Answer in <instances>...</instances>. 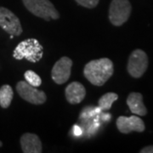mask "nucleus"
I'll list each match as a JSON object with an SVG mask.
<instances>
[{
	"mask_svg": "<svg viewBox=\"0 0 153 153\" xmlns=\"http://www.w3.org/2000/svg\"><path fill=\"white\" fill-rule=\"evenodd\" d=\"M114 66L108 58H101L88 62L83 68V75L88 82L95 86L104 85L113 75Z\"/></svg>",
	"mask_w": 153,
	"mask_h": 153,
	"instance_id": "obj_1",
	"label": "nucleus"
},
{
	"mask_svg": "<svg viewBox=\"0 0 153 153\" xmlns=\"http://www.w3.org/2000/svg\"><path fill=\"white\" fill-rule=\"evenodd\" d=\"M44 48L37 39L29 38L21 42L14 49L13 57L16 60L27 59L28 61L36 63L42 59Z\"/></svg>",
	"mask_w": 153,
	"mask_h": 153,
	"instance_id": "obj_2",
	"label": "nucleus"
},
{
	"mask_svg": "<svg viewBox=\"0 0 153 153\" xmlns=\"http://www.w3.org/2000/svg\"><path fill=\"white\" fill-rule=\"evenodd\" d=\"M25 7L34 16L45 21L57 20L60 14L49 0H22Z\"/></svg>",
	"mask_w": 153,
	"mask_h": 153,
	"instance_id": "obj_3",
	"label": "nucleus"
},
{
	"mask_svg": "<svg viewBox=\"0 0 153 153\" xmlns=\"http://www.w3.org/2000/svg\"><path fill=\"white\" fill-rule=\"evenodd\" d=\"M131 11L128 0H112L109 8L110 22L115 27H120L128 20Z\"/></svg>",
	"mask_w": 153,
	"mask_h": 153,
	"instance_id": "obj_4",
	"label": "nucleus"
},
{
	"mask_svg": "<svg viewBox=\"0 0 153 153\" xmlns=\"http://www.w3.org/2000/svg\"><path fill=\"white\" fill-rule=\"evenodd\" d=\"M148 56L142 49H134L129 55L127 70L129 75L134 78H140L144 75L148 67Z\"/></svg>",
	"mask_w": 153,
	"mask_h": 153,
	"instance_id": "obj_5",
	"label": "nucleus"
},
{
	"mask_svg": "<svg viewBox=\"0 0 153 153\" xmlns=\"http://www.w3.org/2000/svg\"><path fill=\"white\" fill-rule=\"evenodd\" d=\"M16 91L24 100L31 104L42 105L47 100L46 94L44 91L38 89L37 87L32 86L27 81L18 82L16 84Z\"/></svg>",
	"mask_w": 153,
	"mask_h": 153,
	"instance_id": "obj_6",
	"label": "nucleus"
},
{
	"mask_svg": "<svg viewBox=\"0 0 153 153\" xmlns=\"http://www.w3.org/2000/svg\"><path fill=\"white\" fill-rule=\"evenodd\" d=\"M0 27L6 33L14 36H20L23 32L19 18L4 7H0Z\"/></svg>",
	"mask_w": 153,
	"mask_h": 153,
	"instance_id": "obj_7",
	"label": "nucleus"
},
{
	"mask_svg": "<svg viewBox=\"0 0 153 153\" xmlns=\"http://www.w3.org/2000/svg\"><path fill=\"white\" fill-rule=\"evenodd\" d=\"M72 60L66 57H61L57 60L52 68L51 76L52 79L57 84H63L68 81L71 76Z\"/></svg>",
	"mask_w": 153,
	"mask_h": 153,
	"instance_id": "obj_8",
	"label": "nucleus"
},
{
	"mask_svg": "<svg viewBox=\"0 0 153 153\" xmlns=\"http://www.w3.org/2000/svg\"><path fill=\"white\" fill-rule=\"evenodd\" d=\"M116 124L117 129L123 134H129L134 131L141 133L146 129L144 121L137 116H121L117 119Z\"/></svg>",
	"mask_w": 153,
	"mask_h": 153,
	"instance_id": "obj_9",
	"label": "nucleus"
},
{
	"mask_svg": "<svg viewBox=\"0 0 153 153\" xmlns=\"http://www.w3.org/2000/svg\"><path fill=\"white\" fill-rule=\"evenodd\" d=\"M21 146L24 153H41L43 151L39 137L31 133L24 134L21 137Z\"/></svg>",
	"mask_w": 153,
	"mask_h": 153,
	"instance_id": "obj_10",
	"label": "nucleus"
},
{
	"mask_svg": "<svg viewBox=\"0 0 153 153\" xmlns=\"http://www.w3.org/2000/svg\"><path fill=\"white\" fill-rule=\"evenodd\" d=\"M66 100L70 104H79L86 95V89L81 82H72L66 88Z\"/></svg>",
	"mask_w": 153,
	"mask_h": 153,
	"instance_id": "obj_11",
	"label": "nucleus"
},
{
	"mask_svg": "<svg viewBox=\"0 0 153 153\" xmlns=\"http://www.w3.org/2000/svg\"><path fill=\"white\" fill-rule=\"evenodd\" d=\"M127 105L133 114L138 116H146L147 109L143 102V95L140 93L132 92L127 98Z\"/></svg>",
	"mask_w": 153,
	"mask_h": 153,
	"instance_id": "obj_12",
	"label": "nucleus"
},
{
	"mask_svg": "<svg viewBox=\"0 0 153 153\" xmlns=\"http://www.w3.org/2000/svg\"><path fill=\"white\" fill-rule=\"evenodd\" d=\"M14 92L10 85H3L0 88V106L2 108H8L13 100Z\"/></svg>",
	"mask_w": 153,
	"mask_h": 153,
	"instance_id": "obj_13",
	"label": "nucleus"
},
{
	"mask_svg": "<svg viewBox=\"0 0 153 153\" xmlns=\"http://www.w3.org/2000/svg\"><path fill=\"white\" fill-rule=\"evenodd\" d=\"M118 99V95L116 93H110L105 94L104 95H102L98 101L99 108L103 111H107L111 109L112 104L115 101Z\"/></svg>",
	"mask_w": 153,
	"mask_h": 153,
	"instance_id": "obj_14",
	"label": "nucleus"
},
{
	"mask_svg": "<svg viewBox=\"0 0 153 153\" xmlns=\"http://www.w3.org/2000/svg\"><path fill=\"white\" fill-rule=\"evenodd\" d=\"M24 76H25L26 81H27L29 84H31L32 86L38 88L42 84V79H41V77L38 76L35 71L28 70V71H27L25 72Z\"/></svg>",
	"mask_w": 153,
	"mask_h": 153,
	"instance_id": "obj_15",
	"label": "nucleus"
},
{
	"mask_svg": "<svg viewBox=\"0 0 153 153\" xmlns=\"http://www.w3.org/2000/svg\"><path fill=\"white\" fill-rule=\"evenodd\" d=\"M75 1L82 7L88 8V9H93V8L98 5L100 0H75Z\"/></svg>",
	"mask_w": 153,
	"mask_h": 153,
	"instance_id": "obj_16",
	"label": "nucleus"
},
{
	"mask_svg": "<svg viewBox=\"0 0 153 153\" xmlns=\"http://www.w3.org/2000/svg\"><path fill=\"white\" fill-rule=\"evenodd\" d=\"M140 153H153V146H146V147L142 148L140 151Z\"/></svg>",
	"mask_w": 153,
	"mask_h": 153,
	"instance_id": "obj_17",
	"label": "nucleus"
},
{
	"mask_svg": "<svg viewBox=\"0 0 153 153\" xmlns=\"http://www.w3.org/2000/svg\"><path fill=\"white\" fill-rule=\"evenodd\" d=\"M14 38V35H10V38L12 39V38Z\"/></svg>",
	"mask_w": 153,
	"mask_h": 153,
	"instance_id": "obj_18",
	"label": "nucleus"
},
{
	"mask_svg": "<svg viewBox=\"0 0 153 153\" xmlns=\"http://www.w3.org/2000/svg\"><path fill=\"white\" fill-rule=\"evenodd\" d=\"M0 146H2V142L0 141Z\"/></svg>",
	"mask_w": 153,
	"mask_h": 153,
	"instance_id": "obj_19",
	"label": "nucleus"
}]
</instances>
